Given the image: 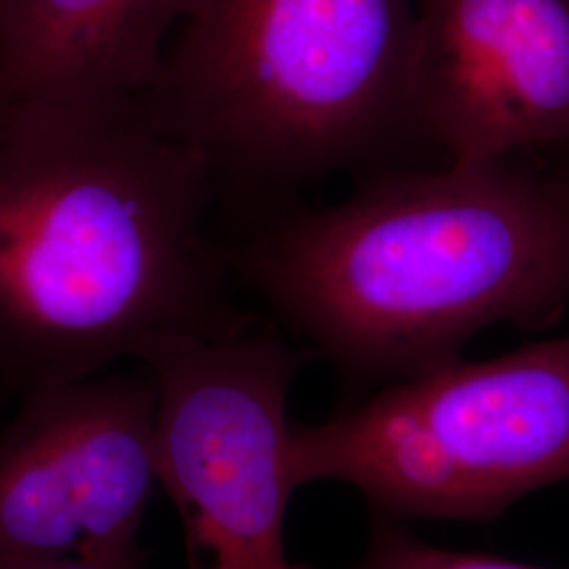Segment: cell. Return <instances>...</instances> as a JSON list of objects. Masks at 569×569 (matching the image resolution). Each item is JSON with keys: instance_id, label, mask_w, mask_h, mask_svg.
I'll list each match as a JSON object with an SVG mask.
<instances>
[{"instance_id": "obj_5", "label": "cell", "mask_w": 569, "mask_h": 569, "mask_svg": "<svg viewBox=\"0 0 569 569\" xmlns=\"http://www.w3.org/2000/svg\"><path fill=\"white\" fill-rule=\"evenodd\" d=\"M159 392L161 489L188 569H306L289 559V395L306 355L277 327L171 333L136 352Z\"/></svg>"}, {"instance_id": "obj_8", "label": "cell", "mask_w": 569, "mask_h": 569, "mask_svg": "<svg viewBox=\"0 0 569 569\" xmlns=\"http://www.w3.org/2000/svg\"><path fill=\"white\" fill-rule=\"evenodd\" d=\"M188 0H0V100L146 96Z\"/></svg>"}, {"instance_id": "obj_3", "label": "cell", "mask_w": 569, "mask_h": 569, "mask_svg": "<svg viewBox=\"0 0 569 569\" xmlns=\"http://www.w3.org/2000/svg\"><path fill=\"white\" fill-rule=\"evenodd\" d=\"M420 0H188L152 119L216 183L268 190L373 161L420 136Z\"/></svg>"}, {"instance_id": "obj_9", "label": "cell", "mask_w": 569, "mask_h": 569, "mask_svg": "<svg viewBox=\"0 0 569 569\" xmlns=\"http://www.w3.org/2000/svg\"><path fill=\"white\" fill-rule=\"evenodd\" d=\"M310 569V568H306ZM350 569H557L483 552L441 549L416 538L401 519L373 512L366 552Z\"/></svg>"}, {"instance_id": "obj_1", "label": "cell", "mask_w": 569, "mask_h": 569, "mask_svg": "<svg viewBox=\"0 0 569 569\" xmlns=\"http://www.w3.org/2000/svg\"><path fill=\"white\" fill-rule=\"evenodd\" d=\"M216 186L136 96L0 100V378L26 395L253 326L207 230Z\"/></svg>"}, {"instance_id": "obj_6", "label": "cell", "mask_w": 569, "mask_h": 569, "mask_svg": "<svg viewBox=\"0 0 569 569\" xmlns=\"http://www.w3.org/2000/svg\"><path fill=\"white\" fill-rule=\"evenodd\" d=\"M159 392L148 367L34 388L0 432V552L143 559L157 491Z\"/></svg>"}, {"instance_id": "obj_2", "label": "cell", "mask_w": 569, "mask_h": 569, "mask_svg": "<svg viewBox=\"0 0 569 569\" xmlns=\"http://www.w3.org/2000/svg\"><path fill=\"white\" fill-rule=\"evenodd\" d=\"M550 150L376 176L268 226L232 266L359 382L448 366L489 327L549 329L569 310V146Z\"/></svg>"}, {"instance_id": "obj_10", "label": "cell", "mask_w": 569, "mask_h": 569, "mask_svg": "<svg viewBox=\"0 0 569 569\" xmlns=\"http://www.w3.org/2000/svg\"><path fill=\"white\" fill-rule=\"evenodd\" d=\"M143 559H74L0 552V569H142Z\"/></svg>"}, {"instance_id": "obj_7", "label": "cell", "mask_w": 569, "mask_h": 569, "mask_svg": "<svg viewBox=\"0 0 569 569\" xmlns=\"http://www.w3.org/2000/svg\"><path fill=\"white\" fill-rule=\"evenodd\" d=\"M413 110L451 163L569 146V0H420Z\"/></svg>"}, {"instance_id": "obj_4", "label": "cell", "mask_w": 569, "mask_h": 569, "mask_svg": "<svg viewBox=\"0 0 569 569\" xmlns=\"http://www.w3.org/2000/svg\"><path fill=\"white\" fill-rule=\"evenodd\" d=\"M298 489L342 483L395 519L489 521L569 481V336L390 382L291 430Z\"/></svg>"}]
</instances>
